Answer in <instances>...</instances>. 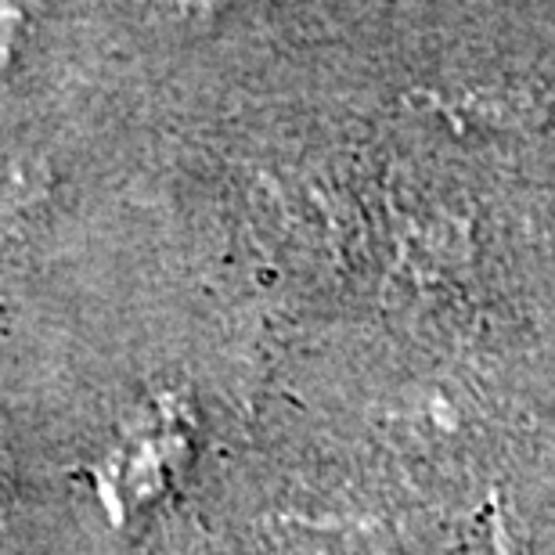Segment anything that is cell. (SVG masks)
Here are the masks:
<instances>
[{
    "instance_id": "7a4b0ae2",
    "label": "cell",
    "mask_w": 555,
    "mask_h": 555,
    "mask_svg": "<svg viewBox=\"0 0 555 555\" xmlns=\"http://www.w3.org/2000/svg\"><path fill=\"white\" fill-rule=\"evenodd\" d=\"M498 555H508V552H505V548H498Z\"/></svg>"
},
{
    "instance_id": "6da1fadb",
    "label": "cell",
    "mask_w": 555,
    "mask_h": 555,
    "mask_svg": "<svg viewBox=\"0 0 555 555\" xmlns=\"http://www.w3.org/2000/svg\"><path fill=\"white\" fill-rule=\"evenodd\" d=\"M29 11L33 0H0V69L11 62V54L18 51L22 37H26Z\"/></svg>"
}]
</instances>
